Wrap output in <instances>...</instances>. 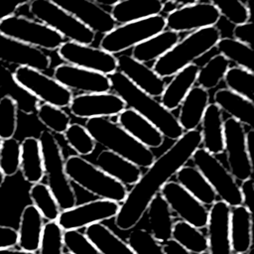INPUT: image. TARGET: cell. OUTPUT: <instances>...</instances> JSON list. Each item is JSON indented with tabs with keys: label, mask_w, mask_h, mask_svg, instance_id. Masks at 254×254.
<instances>
[{
	"label": "cell",
	"mask_w": 254,
	"mask_h": 254,
	"mask_svg": "<svg viewBox=\"0 0 254 254\" xmlns=\"http://www.w3.org/2000/svg\"><path fill=\"white\" fill-rule=\"evenodd\" d=\"M4 182H5V175L3 174L2 170L0 169V187L4 184Z\"/></svg>",
	"instance_id": "6125c7cd"
},
{
	"label": "cell",
	"mask_w": 254,
	"mask_h": 254,
	"mask_svg": "<svg viewBox=\"0 0 254 254\" xmlns=\"http://www.w3.org/2000/svg\"><path fill=\"white\" fill-rule=\"evenodd\" d=\"M17 245V230L0 225V247H14Z\"/></svg>",
	"instance_id": "db71d44e"
},
{
	"label": "cell",
	"mask_w": 254,
	"mask_h": 254,
	"mask_svg": "<svg viewBox=\"0 0 254 254\" xmlns=\"http://www.w3.org/2000/svg\"><path fill=\"white\" fill-rule=\"evenodd\" d=\"M201 144V134L197 129L184 132L140 177L128 191L116 214L115 224L121 230L133 229L146 212L151 199L160 192L162 187L190 159Z\"/></svg>",
	"instance_id": "6da1fadb"
},
{
	"label": "cell",
	"mask_w": 254,
	"mask_h": 254,
	"mask_svg": "<svg viewBox=\"0 0 254 254\" xmlns=\"http://www.w3.org/2000/svg\"><path fill=\"white\" fill-rule=\"evenodd\" d=\"M177 8H179V5L173 1H166L165 3L163 2V6H162V11L161 13H165V14H170L173 11H175Z\"/></svg>",
	"instance_id": "680465c9"
},
{
	"label": "cell",
	"mask_w": 254,
	"mask_h": 254,
	"mask_svg": "<svg viewBox=\"0 0 254 254\" xmlns=\"http://www.w3.org/2000/svg\"><path fill=\"white\" fill-rule=\"evenodd\" d=\"M179 41L180 33L165 29L134 46L131 57L143 64L155 62L171 50Z\"/></svg>",
	"instance_id": "f546056e"
},
{
	"label": "cell",
	"mask_w": 254,
	"mask_h": 254,
	"mask_svg": "<svg viewBox=\"0 0 254 254\" xmlns=\"http://www.w3.org/2000/svg\"><path fill=\"white\" fill-rule=\"evenodd\" d=\"M18 124V106L16 101L8 96L0 98V138L14 137Z\"/></svg>",
	"instance_id": "f6af8a7d"
},
{
	"label": "cell",
	"mask_w": 254,
	"mask_h": 254,
	"mask_svg": "<svg viewBox=\"0 0 254 254\" xmlns=\"http://www.w3.org/2000/svg\"><path fill=\"white\" fill-rule=\"evenodd\" d=\"M68 107L70 113L75 117L89 119L118 115L126 108V104L116 93L108 91L75 95Z\"/></svg>",
	"instance_id": "ac0fdd59"
},
{
	"label": "cell",
	"mask_w": 254,
	"mask_h": 254,
	"mask_svg": "<svg viewBox=\"0 0 254 254\" xmlns=\"http://www.w3.org/2000/svg\"><path fill=\"white\" fill-rule=\"evenodd\" d=\"M199 66L196 64H190L173 75L172 80L166 84L160 102L170 111L179 108L180 104L194 85Z\"/></svg>",
	"instance_id": "d4e9b609"
},
{
	"label": "cell",
	"mask_w": 254,
	"mask_h": 254,
	"mask_svg": "<svg viewBox=\"0 0 254 254\" xmlns=\"http://www.w3.org/2000/svg\"><path fill=\"white\" fill-rule=\"evenodd\" d=\"M21 143L14 137L2 139L0 145V169L5 177L14 176L20 169Z\"/></svg>",
	"instance_id": "ee69618b"
},
{
	"label": "cell",
	"mask_w": 254,
	"mask_h": 254,
	"mask_svg": "<svg viewBox=\"0 0 254 254\" xmlns=\"http://www.w3.org/2000/svg\"><path fill=\"white\" fill-rule=\"evenodd\" d=\"M13 78L38 100L60 108L68 107L73 97L71 90L54 77L33 67L17 66L13 72Z\"/></svg>",
	"instance_id": "8fae6325"
},
{
	"label": "cell",
	"mask_w": 254,
	"mask_h": 254,
	"mask_svg": "<svg viewBox=\"0 0 254 254\" xmlns=\"http://www.w3.org/2000/svg\"><path fill=\"white\" fill-rule=\"evenodd\" d=\"M85 235L100 254H136L130 245L101 222L85 227Z\"/></svg>",
	"instance_id": "d590c367"
},
{
	"label": "cell",
	"mask_w": 254,
	"mask_h": 254,
	"mask_svg": "<svg viewBox=\"0 0 254 254\" xmlns=\"http://www.w3.org/2000/svg\"><path fill=\"white\" fill-rule=\"evenodd\" d=\"M245 147L247 154L250 158V160L254 161V130L253 128H250L247 132H245Z\"/></svg>",
	"instance_id": "9f6ffc18"
},
{
	"label": "cell",
	"mask_w": 254,
	"mask_h": 254,
	"mask_svg": "<svg viewBox=\"0 0 254 254\" xmlns=\"http://www.w3.org/2000/svg\"><path fill=\"white\" fill-rule=\"evenodd\" d=\"M20 170L24 180L30 184L39 183L44 179L45 172L39 138L26 137L21 142Z\"/></svg>",
	"instance_id": "836d02e7"
},
{
	"label": "cell",
	"mask_w": 254,
	"mask_h": 254,
	"mask_svg": "<svg viewBox=\"0 0 254 254\" xmlns=\"http://www.w3.org/2000/svg\"><path fill=\"white\" fill-rule=\"evenodd\" d=\"M201 144L208 153L219 155L224 152V133L221 109L215 104L207 105L201 122Z\"/></svg>",
	"instance_id": "83f0119b"
},
{
	"label": "cell",
	"mask_w": 254,
	"mask_h": 254,
	"mask_svg": "<svg viewBox=\"0 0 254 254\" xmlns=\"http://www.w3.org/2000/svg\"><path fill=\"white\" fill-rule=\"evenodd\" d=\"M58 55L66 64L106 75L117 70V60L113 54L90 45L64 41L58 48Z\"/></svg>",
	"instance_id": "7c38bea8"
},
{
	"label": "cell",
	"mask_w": 254,
	"mask_h": 254,
	"mask_svg": "<svg viewBox=\"0 0 254 254\" xmlns=\"http://www.w3.org/2000/svg\"><path fill=\"white\" fill-rule=\"evenodd\" d=\"M241 198H242V205L252 211V202H253V179L249 178L242 181L241 186L239 187Z\"/></svg>",
	"instance_id": "f5cc1de1"
},
{
	"label": "cell",
	"mask_w": 254,
	"mask_h": 254,
	"mask_svg": "<svg viewBox=\"0 0 254 254\" xmlns=\"http://www.w3.org/2000/svg\"><path fill=\"white\" fill-rule=\"evenodd\" d=\"M63 244L72 254H100L90 239L78 229L63 231Z\"/></svg>",
	"instance_id": "681fc988"
},
{
	"label": "cell",
	"mask_w": 254,
	"mask_h": 254,
	"mask_svg": "<svg viewBox=\"0 0 254 254\" xmlns=\"http://www.w3.org/2000/svg\"><path fill=\"white\" fill-rule=\"evenodd\" d=\"M64 171L69 181L99 198L122 203L127 196L126 186L81 156H69L64 161Z\"/></svg>",
	"instance_id": "5b68a950"
},
{
	"label": "cell",
	"mask_w": 254,
	"mask_h": 254,
	"mask_svg": "<svg viewBox=\"0 0 254 254\" xmlns=\"http://www.w3.org/2000/svg\"><path fill=\"white\" fill-rule=\"evenodd\" d=\"M194 167L203 175L220 200L230 207L241 205L242 198L239 186L230 172L204 148L198 147L192 154Z\"/></svg>",
	"instance_id": "9c48e42d"
},
{
	"label": "cell",
	"mask_w": 254,
	"mask_h": 254,
	"mask_svg": "<svg viewBox=\"0 0 254 254\" xmlns=\"http://www.w3.org/2000/svg\"><path fill=\"white\" fill-rule=\"evenodd\" d=\"M162 248L165 254H192L173 239H169L164 242L162 244Z\"/></svg>",
	"instance_id": "11a10c76"
},
{
	"label": "cell",
	"mask_w": 254,
	"mask_h": 254,
	"mask_svg": "<svg viewBox=\"0 0 254 254\" xmlns=\"http://www.w3.org/2000/svg\"><path fill=\"white\" fill-rule=\"evenodd\" d=\"M208 209L207 251L209 254H232L229 233L230 206L216 200Z\"/></svg>",
	"instance_id": "44dd1931"
},
{
	"label": "cell",
	"mask_w": 254,
	"mask_h": 254,
	"mask_svg": "<svg viewBox=\"0 0 254 254\" xmlns=\"http://www.w3.org/2000/svg\"><path fill=\"white\" fill-rule=\"evenodd\" d=\"M220 16H223L228 22L238 25L251 20L252 13L241 0H209Z\"/></svg>",
	"instance_id": "bcb514c9"
},
{
	"label": "cell",
	"mask_w": 254,
	"mask_h": 254,
	"mask_svg": "<svg viewBox=\"0 0 254 254\" xmlns=\"http://www.w3.org/2000/svg\"><path fill=\"white\" fill-rule=\"evenodd\" d=\"M117 124L149 149L159 148L164 143L165 137L159 129L131 108L126 107L118 114Z\"/></svg>",
	"instance_id": "603a6c76"
},
{
	"label": "cell",
	"mask_w": 254,
	"mask_h": 254,
	"mask_svg": "<svg viewBox=\"0 0 254 254\" xmlns=\"http://www.w3.org/2000/svg\"><path fill=\"white\" fill-rule=\"evenodd\" d=\"M209 104L208 91L200 86H192L180 104L178 122L184 132L195 130L201 122Z\"/></svg>",
	"instance_id": "484cf974"
},
{
	"label": "cell",
	"mask_w": 254,
	"mask_h": 254,
	"mask_svg": "<svg viewBox=\"0 0 254 254\" xmlns=\"http://www.w3.org/2000/svg\"><path fill=\"white\" fill-rule=\"evenodd\" d=\"M92 2H94L95 4L99 5V6H106V7H112L114 6L117 2H119L120 0H90Z\"/></svg>",
	"instance_id": "91938a15"
},
{
	"label": "cell",
	"mask_w": 254,
	"mask_h": 254,
	"mask_svg": "<svg viewBox=\"0 0 254 254\" xmlns=\"http://www.w3.org/2000/svg\"><path fill=\"white\" fill-rule=\"evenodd\" d=\"M223 80L228 89L253 101L254 100V73L240 66H229Z\"/></svg>",
	"instance_id": "60d3db41"
},
{
	"label": "cell",
	"mask_w": 254,
	"mask_h": 254,
	"mask_svg": "<svg viewBox=\"0 0 254 254\" xmlns=\"http://www.w3.org/2000/svg\"><path fill=\"white\" fill-rule=\"evenodd\" d=\"M94 33L106 34L116 27L110 12L90 0H50Z\"/></svg>",
	"instance_id": "ffe728a7"
},
{
	"label": "cell",
	"mask_w": 254,
	"mask_h": 254,
	"mask_svg": "<svg viewBox=\"0 0 254 254\" xmlns=\"http://www.w3.org/2000/svg\"><path fill=\"white\" fill-rule=\"evenodd\" d=\"M116 60L117 70L134 85L153 97L161 96L167 83L165 78L158 75L152 67L125 54H120Z\"/></svg>",
	"instance_id": "7402d4cb"
},
{
	"label": "cell",
	"mask_w": 254,
	"mask_h": 254,
	"mask_svg": "<svg viewBox=\"0 0 254 254\" xmlns=\"http://www.w3.org/2000/svg\"><path fill=\"white\" fill-rule=\"evenodd\" d=\"M33 0H0V21L12 16L23 5Z\"/></svg>",
	"instance_id": "816d5d0a"
},
{
	"label": "cell",
	"mask_w": 254,
	"mask_h": 254,
	"mask_svg": "<svg viewBox=\"0 0 254 254\" xmlns=\"http://www.w3.org/2000/svg\"><path fill=\"white\" fill-rule=\"evenodd\" d=\"M63 254H72V253L69 252V251H66V252H64V251H63Z\"/></svg>",
	"instance_id": "e7e4bbea"
},
{
	"label": "cell",
	"mask_w": 254,
	"mask_h": 254,
	"mask_svg": "<svg viewBox=\"0 0 254 254\" xmlns=\"http://www.w3.org/2000/svg\"><path fill=\"white\" fill-rule=\"evenodd\" d=\"M244 125L229 117L223 121L224 151L230 174L235 180L244 181L252 178L253 162L250 160L245 147Z\"/></svg>",
	"instance_id": "4fadbf2b"
},
{
	"label": "cell",
	"mask_w": 254,
	"mask_h": 254,
	"mask_svg": "<svg viewBox=\"0 0 254 254\" xmlns=\"http://www.w3.org/2000/svg\"><path fill=\"white\" fill-rule=\"evenodd\" d=\"M63 229L57 221H48L44 224L39 254H63Z\"/></svg>",
	"instance_id": "c3c4849f"
},
{
	"label": "cell",
	"mask_w": 254,
	"mask_h": 254,
	"mask_svg": "<svg viewBox=\"0 0 254 254\" xmlns=\"http://www.w3.org/2000/svg\"><path fill=\"white\" fill-rule=\"evenodd\" d=\"M108 77L111 90L122 98L126 107L135 110L150 121L165 138L176 141L184 134L177 117L172 111L165 108L160 101L139 89L118 70L109 74Z\"/></svg>",
	"instance_id": "7a4b0ae2"
},
{
	"label": "cell",
	"mask_w": 254,
	"mask_h": 254,
	"mask_svg": "<svg viewBox=\"0 0 254 254\" xmlns=\"http://www.w3.org/2000/svg\"><path fill=\"white\" fill-rule=\"evenodd\" d=\"M120 203L109 199H95L61 210L57 223L64 230L79 229L93 223L114 218Z\"/></svg>",
	"instance_id": "5bb4252c"
},
{
	"label": "cell",
	"mask_w": 254,
	"mask_h": 254,
	"mask_svg": "<svg viewBox=\"0 0 254 254\" xmlns=\"http://www.w3.org/2000/svg\"><path fill=\"white\" fill-rule=\"evenodd\" d=\"M127 243L136 254H165L162 244L143 228L133 229L127 238Z\"/></svg>",
	"instance_id": "7dc6e473"
},
{
	"label": "cell",
	"mask_w": 254,
	"mask_h": 254,
	"mask_svg": "<svg viewBox=\"0 0 254 254\" xmlns=\"http://www.w3.org/2000/svg\"><path fill=\"white\" fill-rule=\"evenodd\" d=\"M44 230V218L33 204L26 205L21 213L17 230V245L20 249L37 252Z\"/></svg>",
	"instance_id": "cb8c5ba5"
},
{
	"label": "cell",
	"mask_w": 254,
	"mask_h": 254,
	"mask_svg": "<svg viewBox=\"0 0 254 254\" xmlns=\"http://www.w3.org/2000/svg\"><path fill=\"white\" fill-rule=\"evenodd\" d=\"M216 8L206 2H195L181 6L165 17L166 29L177 33L192 32L215 26L220 19Z\"/></svg>",
	"instance_id": "2e32d148"
},
{
	"label": "cell",
	"mask_w": 254,
	"mask_h": 254,
	"mask_svg": "<svg viewBox=\"0 0 254 254\" xmlns=\"http://www.w3.org/2000/svg\"><path fill=\"white\" fill-rule=\"evenodd\" d=\"M171 210L183 221L201 229L206 227L208 209L178 182L169 181L160 190Z\"/></svg>",
	"instance_id": "9a60e30c"
},
{
	"label": "cell",
	"mask_w": 254,
	"mask_h": 254,
	"mask_svg": "<svg viewBox=\"0 0 254 254\" xmlns=\"http://www.w3.org/2000/svg\"><path fill=\"white\" fill-rule=\"evenodd\" d=\"M230 62L220 54L210 58L204 65L199 67L195 82L198 86L209 90L216 87L223 79Z\"/></svg>",
	"instance_id": "ab89813d"
},
{
	"label": "cell",
	"mask_w": 254,
	"mask_h": 254,
	"mask_svg": "<svg viewBox=\"0 0 254 254\" xmlns=\"http://www.w3.org/2000/svg\"><path fill=\"white\" fill-rule=\"evenodd\" d=\"M214 103L231 118L241 122L244 126L253 128L254 104L253 101L233 92L228 88L218 89L213 96Z\"/></svg>",
	"instance_id": "4dcf8cb0"
},
{
	"label": "cell",
	"mask_w": 254,
	"mask_h": 254,
	"mask_svg": "<svg viewBox=\"0 0 254 254\" xmlns=\"http://www.w3.org/2000/svg\"><path fill=\"white\" fill-rule=\"evenodd\" d=\"M198 254H209V253H208V251L206 250V251H203V252H201V253H198Z\"/></svg>",
	"instance_id": "be15d7a7"
},
{
	"label": "cell",
	"mask_w": 254,
	"mask_h": 254,
	"mask_svg": "<svg viewBox=\"0 0 254 254\" xmlns=\"http://www.w3.org/2000/svg\"><path fill=\"white\" fill-rule=\"evenodd\" d=\"M165 29L166 20L162 14L121 24L103 35L99 48L113 55L120 54Z\"/></svg>",
	"instance_id": "ba28073f"
},
{
	"label": "cell",
	"mask_w": 254,
	"mask_h": 254,
	"mask_svg": "<svg viewBox=\"0 0 254 254\" xmlns=\"http://www.w3.org/2000/svg\"><path fill=\"white\" fill-rule=\"evenodd\" d=\"M29 12L39 22L47 25L69 41L91 45L95 33L50 0H33Z\"/></svg>",
	"instance_id": "52a82bcc"
},
{
	"label": "cell",
	"mask_w": 254,
	"mask_h": 254,
	"mask_svg": "<svg viewBox=\"0 0 254 254\" xmlns=\"http://www.w3.org/2000/svg\"><path fill=\"white\" fill-rule=\"evenodd\" d=\"M53 77L69 90H77L83 93L108 92L111 90L108 75L69 64L57 65Z\"/></svg>",
	"instance_id": "e0dca14e"
},
{
	"label": "cell",
	"mask_w": 254,
	"mask_h": 254,
	"mask_svg": "<svg viewBox=\"0 0 254 254\" xmlns=\"http://www.w3.org/2000/svg\"><path fill=\"white\" fill-rule=\"evenodd\" d=\"M85 128L95 143L127 159L141 169H147L155 160L151 149L138 142L120 125L107 117L89 118L85 122Z\"/></svg>",
	"instance_id": "3957f363"
},
{
	"label": "cell",
	"mask_w": 254,
	"mask_h": 254,
	"mask_svg": "<svg viewBox=\"0 0 254 254\" xmlns=\"http://www.w3.org/2000/svg\"><path fill=\"white\" fill-rule=\"evenodd\" d=\"M0 254H38L37 252L25 251L22 249H14L13 247H0Z\"/></svg>",
	"instance_id": "6f0895ef"
},
{
	"label": "cell",
	"mask_w": 254,
	"mask_h": 254,
	"mask_svg": "<svg viewBox=\"0 0 254 254\" xmlns=\"http://www.w3.org/2000/svg\"><path fill=\"white\" fill-rule=\"evenodd\" d=\"M95 166L126 187L136 184L142 175L140 167L109 150L99 153Z\"/></svg>",
	"instance_id": "4316f807"
},
{
	"label": "cell",
	"mask_w": 254,
	"mask_h": 254,
	"mask_svg": "<svg viewBox=\"0 0 254 254\" xmlns=\"http://www.w3.org/2000/svg\"><path fill=\"white\" fill-rule=\"evenodd\" d=\"M162 0H120L111 9L115 23L125 24L161 14Z\"/></svg>",
	"instance_id": "1f68e13d"
},
{
	"label": "cell",
	"mask_w": 254,
	"mask_h": 254,
	"mask_svg": "<svg viewBox=\"0 0 254 254\" xmlns=\"http://www.w3.org/2000/svg\"><path fill=\"white\" fill-rule=\"evenodd\" d=\"M39 141L49 189L57 199L61 210L74 206L75 193L65 174L64 160L58 140L52 132L44 130L40 134Z\"/></svg>",
	"instance_id": "8992f818"
},
{
	"label": "cell",
	"mask_w": 254,
	"mask_h": 254,
	"mask_svg": "<svg viewBox=\"0 0 254 254\" xmlns=\"http://www.w3.org/2000/svg\"><path fill=\"white\" fill-rule=\"evenodd\" d=\"M172 239L192 254L207 250L206 236L198 228L183 220L174 222Z\"/></svg>",
	"instance_id": "8d00e7d4"
},
{
	"label": "cell",
	"mask_w": 254,
	"mask_h": 254,
	"mask_svg": "<svg viewBox=\"0 0 254 254\" xmlns=\"http://www.w3.org/2000/svg\"><path fill=\"white\" fill-rule=\"evenodd\" d=\"M163 1V0H162ZM165 1H173L175 3H177L179 5V7L181 6H185V5H189V4H192L195 2H198V0H165Z\"/></svg>",
	"instance_id": "94428289"
},
{
	"label": "cell",
	"mask_w": 254,
	"mask_h": 254,
	"mask_svg": "<svg viewBox=\"0 0 254 254\" xmlns=\"http://www.w3.org/2000/svg\"><path fill=\"white\" fill-rule=\"evenodd\" d=\"M36 112L41 123L52 133L64 134L70 124V116L63 108L44 102L38 104Z\"/></svg>",
	"instance_id": "b9f144b4"
},
{
	"label": "cell",
	"mask_w": 254,
	"mask_h": 254,
	"mask_svg": "<svg viewBox=\"0 0 254 254\" xmlns=\"http://www.w3.org/2000/svg\"><path fill=\"white\" fill-rule=\"evenodd\" d=\"M220 38L221 32L215 26L192 31L165 55L157 59L152 68L163 78L173 76L212 50Z\"/></svg>",
	"instance_id": "277c9868"
},
{
	"label": "cell",
	"mask_w": 254,
	"mask_h": 254,
	"mask_svg": "<svg viewBox=\"0 0 254 254\" xmlns=\"http://www.w3.org/2000/svg\"><path fill=\"white\" fill-rule=\"evenodd\" d=\"M0 62L29 66L41 71L51 66V58L43 50L19 42L0 33Z\"/></svg>",
	"instance_id": "d6986e66"
},
{
	"label": "cell",
	"mask_w": 254,
	"mask_h": 254,
	"mask_svg": "<svg viewBox=\"0 0 254 254\" xmlns=\"http://www.w3.org/2000/svg\"><path fill=\"white\" fill-rule=\"evenodd\" d=\"M64 135L67 144L76 152L78 156H88L95 149V141L85 126L77 123H70Z\"/></svg>",
	"instance_id": "7bdbcfd3"
},
{
	"label": "cell",
	"mask_w": 254,
	"mask_h": 254,
	"mask_svg": "<svg viewBox=\"0 0 254 254\" xmlns=\"http://www.w3.org/2000/svg\"><path fill=\"white\" fill-rule=\"evenodd\" d=\"M1 143H2V139L0 138V145H1Z\"/></svg>",
	"instance_id": "003e7915"
},
{
	"label": "cell",
	"mask_w": 254,
	"mask_h": 254,
	"mask_svg": "<svg viewBox=\"0 0 254 254\" xmlns=\"http://www.w3.org/2000/svg\"><path fill=\"white\" fill-rule=\"evenodd\" d=\"M0 33L41 50H58L64 42L61 34L47 25L15 14L0 21Z\"/></svg>",
	"instance_id": "30bf717a"
},
{
	"label": "cell",
	"mask_w": 254,
	"mask_h": 254,
	"mask_svg": "<svg viewBox=\"0 0 254 254\" xmlns=\"http://www.w3.org/2000/svg\"><path fill=\"white\" fill-rule=\"evenodd\" d=\"M219 54L237 66L254 71L253 47L241 43L233 38H220L215 47Z\"/></svg>",
	"instance_id": "74e56055"
},
{
	"label": "cell",
	"mask_w": 254,
	"mask_h": 254,
	"mask_svg": "<svg viewBox=\"0 0 254 254\" xmlns=\"http://www.w3.org/2000/svg\"><path fill=\"white\" fill-rule=\"evenodd\" d=\"M229 233L232 252L248 253L252 247V211L244 205L230 208Z\"/></svg>",
	"instance_id": "f1b7e54d"
},
{
	"label": "cell",
	"mask_w": 254,
	"mask_h": 254,
	"mask_svg": "<svg viewBox=\"0 0 254 254\" xmlns=\"http://www.w3.org/2000/svg\"><path fill=\"white\" fill-rule=\"evenodd\" d=\"M232 254H247V253H239V252H234Z\"/></svg>",
	"instance_id": "03108f58"
},
{
	"label": "cell",
	"mask_w": 254,
	"mask_h": 254,
	"mask_svg": "<svg viewBox=\"0 0 254 254\" xmlns=\"http://www.w3.org/2000/svg\"><path fill=\"white\" fill-rule=\"evenodd\" d=\"M29 196L33 205L40 211L44 219L48 221H57L61 208L48 185L41 182L32 184L29 190Z\"/></svg>",
	"instance_id": "f35d334b"
},
{
	"label": "cell",
	"mask_w": 254,
	"mask_h": 254,
	"mask_svg": "<svg viewBox=\"0 0 254 254\" xmlns=\"http://www.w3.org/2000/svg\"><path fill=\"white\" fill-rule=\"evenodd\" d=\"M177 182L204 205L216 201V193L203 175L192 166L182 167L175 175Z\"/></svg>",
	"instance_id": "e575fe53"
},
{
	"label": "cell",
	"mask_w": 254,
	"mask_h": 254,
	"mask_svg": "<svg viewBox=\"0 0 254 254\" xmlns=\"http://www.w3.org/2000/svg\"><path fill=\"white\" fill-rule=\"evenodd\" d=\"M232 34H233V39H235L241 43H244L250 47H253V22H252V20L235 25Z\"/></svg>",
	"instance_id": "f907efd6"
},
{
	"label": "cell",
	"mask_w": 254,
	"mask_h": 254,
	"mask_svg": "<svg viewBox=\"0 0 254 254\" xmlns=\"http://www.w3.org/2000/svg\"><path fill=\"white\" fill-rule=\"evenodd\" d=\"M146 211L148 214L151 229L150 233L152 236L158 242L163 243L169 239H172V230L174 224L172 210L160 192L151 199Z\"/></svg>",
	"instance_id": "d6a6232c"
}]
</instances>
